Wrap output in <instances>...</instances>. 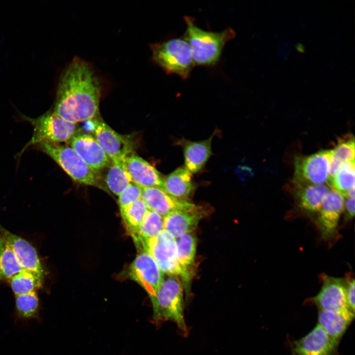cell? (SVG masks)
Returning a JSON list of instances; mask_svg holds the SVG:
<instances>
[{
    "label": "cell",
    "instance_id": "cell-35",
    "mask_svg": "<svg viewBox=\"0 0 355 355\" xmlns=\"http://www.w3.org/2000/svg\"><path fill=\"white\" fill-rule=\"evenodd\" d=\"M296 49L300 53H304L305 52V47L303 44L301 43H297L295 45Z\"/></svg>",
    "mask_w": 355,
    "mask_h": 355
},
{
    "label": "cell",
    "instance_id": "cell-13",
    "mask_svg": "<svg viewBox=\"0 0 355 355\" xmlns=\"http://www.w3.org/2000/svg\"><path fill=\"white\" fill-rule=\"evenodd\" d=\"M142 199L149 210L163 217L175 212L193 211L201 207L186 199L173 197L156 187H142Z\"/></svg>",
    "mask_w": 355,
    "mask_h": 355
},
{
    "label": "cell",
    "instance_id": "cell-9",
    "mask_svg": "<svg viewBox=\"0 0 355 355\" xmlns=\"http://www.w3.org/2000/svg\"><path fill=\"white\" fill-rule=\"evenodd\" d=\"M126 276L139 284L153 298L165 275L152 256L146 251L139 252L126 270Z\"/></svg>",
    "mask_w": 355,
    "mask_h": 355
},
{
    "label": "cell",
    "instance_id": "cell-27",
    "mask_svg": "<svg viewBox=\"0 0 355 355\" xmlns=\"http://www.w3.org/2000/svg\"><path fill=\"white\" fill-rule=\"evenodd\" d=\"M178 261L181 268L192 275L197 250V238L194 232L176 238Z\"/></svg>",
    "mask_w": 355,
    "mask_h": 355
},
{
    "label": "cell",
    "instance_id": "cell-5",
    "mask_svg": "<svg viewBox=\"0 0 355 355\" xmlns=\"http://www.w3.org/2000/svg\"><path fill=\"white\" fill-rule=\"evenodd\" d=\"M152 59L167 74L188 78L195 64L184 38H175L150 45Z\"/></svg>",
    "mask_w": 355,
    "mask_h": 355
},
{
    "label": "cell",
    "instance_id": "cell-22",
    "mask_svg": "<svg viewBox=\"0 0 355 355\" xmlns=\"http://www.w3.org/2000/svg\"><path fill=\"white\" fill-rule=\"evenodd\" d=\"M297 189V206L301 211L308 214H317L325 196L330 190L324 184L306 185Z\"/></svg>",
    "mask_w": 355,
    "mask_h": 355
},
{
    "label": "cell",
    "instance_id": "cell-24",
    "mask_svg": "<svg viewBox=\"0 0 355 355\" xmlns=\"http://www.w3.org/2000/svg\"><path fill=\"white\" fill-rule=\"evenodd\" d=\"M327 183L344 197H355V161L342 164Z\"/></svg>",
    "mask_w": 355,
    "mask_h": 355
},
{
    "label": "cell",
    "instance_id": "cell-19",
    "mask_svg": "<svg viewBox=\"0 0 355 355\" xmlns=\"http://www.w3.org/2000/svg\"><path fill=\"white\" fill-rule=\"evenodd\" d=\"M206 213L201 207L195 210L177 211L164 216V230L175 238L194 232Z\"/></svg>",
    "mask_w": 355,
    "mask_h": 355
},
{
    "label": "cell",
    "instance_id": "cell-31",
    "mask_svg": "<svg viewBox=\"0 0 355 355\" xmlns=\"http://www.w3.org/2000/svg\"><path fill=\"white\" fill-rule=\"evenodd\" d=\"M22 270L15 254L0 233V280L9 281Z\"/></svg>",
    "mask_w": 355,
    "mask_h": 355
},
{
    "label": "cell",
    "instance_id": "cell-12",
    "mask_svg": "<svg viewBox=\"0 0 355 355\" xmlns=\"http://www.w3.org/2000/svg\"><path fill=\"white\" fill-rule=\"evenodd\" d=\"M344 202V197L333 189L325 196L316 217L317 226L324 239H331L336 233Z\"/></svg>",
    "mask_w": 355,
    "mask_h": 355
},
{
    "label": "cell",
    "instance_id": "cell-23",
    "mask_svg": "<svg viewBox=\"0 0 355 355\" xmlns=\"http://www.w3.org/2000/svg\"><path fill=\"white\" fill-rule=\"evenodd\" d=\"M164 230V217L149 210L137 232L131 237L139 252L144 251L147 243Z\"/></svg>",
    "mask_w": 355,
    "mask_h": 355
},
{
    "label": "cell",
    "instance_id": "cell-2",
    "mask_svg": "<svg viewBox=\"0 0 355 355\" xmlns=\"http://www.w3.org/2000/svg\"><path fill=\"white\" fill-rule=\"evenodd\" d=\"M184 20L186 25L184 38L189 45L195 65H215L226 43L235 37V32L230 28L219 32L207 31L198 27L193 18L185 16Z\"/></svg>",
    "mask_w": 355,
    "mask_h": 355
},
{
    "label": "cell",
    "instance_id": "cell-33",
    "mask_svg": "<svg viewBox=\"0 0 355 355\" xmlns=\"http://www.w3.org/2000/svg\"><path fill=\"white\" fill-rule=\"evenodd\" d=\"M345 280L347 305L350 310L355 314V279L350 277Z\"/></svg>",
    "mask_w": 355,
    "mask_h": 355
},
{
    "label": "cell",
    "instance_id": "cell-26",
    "mask_svg": "<svg viewBox=\"0 0 355 355\" xmlns=\"http://www.w3.org/2000/svg\"><path fill=\"white\" fill-rule=\"evenodd\" d=\"M107 189L114 194L118 196L131 182V179L119 164L112 161L100 171Z\"/></svg>",
    "mask_w": 355,
    "mask_h": 355
},
{
    "label": "cell",
    "instance_id": "cell-11",
    "mask_svg": "<svg viewBox=\"0 0 355 355\" xmlns=\"http://www.w3.org/2000/svg\"><path fill=\"white\" fill-rule=\"evenodd\" d=\"M323 280L320 291L312 299L319 310L338 312L355 316L347 305L345 280L326 276Z\"/></svg>",
    "mask_w": 355,
    "mask_h": 355
},
{
    "label": "cell",
    "instance_id": "cell-6",
    "mask_svg": "<svg viewBox=\"0 0 355 355\" xmlns=\"http://www.w3.org/2000/svg\"><path fill=\"white\" fill-rule=\"evenodd\" d=\"M22 118L31 123L34 132L31 139L22 149L20 155L31 145L68 142L76 134V124L64 120L53 111H47L36 118L24 115H22Z\"/></svg>",
    "mask_w": 355,
    "mask_h": 355
},
{
    "label": "cell",
    "instance_id": "cell-21",
    "mask_svg": "<svg viewBox=\"0 0 355 355\" xmlns=\"http://www.w3.org/2000/svg\"><path fill=\"white\" fill-rule=\"evenodd\" d=\"M162 189L173 197L186 200L195 189L192 174L184 166L178 168L164 178Z\"/></svg>",
    "mask_w": 355,
    "mask_h": 355
},
{
    "label": "cell",
    "instance_id": "cell-1",
    "mask_svg": "<svg viewBox=\"0 0 355 355\" xmlns=\"http://www.w3.org/2000/svg\"><path fill=\"white\" fill-rule=\"evenodd\" d=\"M102 84L91 65L75 57L62 74L53 112L74 124L98 113Z\"/></svg>",
    "mask_w": 355,
    "mask_h": 355
},
{
    "label": "cell",
    "instance_id": "cell-15",
    "mask_svg": "<svg viewBox=\"0 0 355 355\" xmlns=\"http://www.w3.org/2000/svg\"><path fill=\"white\" fill-rule=\"evenodd\" d=\"M338 346L318 324L308 334L292 343L291 355H336Z\"/></svg>",
    "mask_w": 355,
    "mask_h": 355
},
{
    "label": "cell",
    "instance_id": "cell-28",
    "mask_svg": "<svg viewBox=\"0 0 355 355\" xmlns=\"http://www.w3.org/2000/svg\"><path fill=\"white\" fill-rule=\"evenodd\" d=\"M355 150L353 136L347 135L338 140L335 147L331 149L332 159L329 178L335 174L342 164L347 161H355Z\"/></svg>",
    "mask_w": 355,
    "mask_h": 355
},
{
    "label": "cell",
    "instance_id": "cell-7",
    "mask_svg": "<svg viewBox=\"0 0 355 355\" xmlns=\"http://www.w3.org/2000/svg\"><path fill=\"white\" fill-rule=\"evenodd\" d=\"M144 251L152 256L165 275L176 276L181 280L187 300L192 275L184 271L179 265L176 238L164 230L147 243Z\"/></svg>",
    "mask_w": 355,
    "mask_h": 355
},
{
    "label": "cell",
    "instance_id": "cell-14",
    "mask_svg": "<svg viewBox=\"0 0 355 355\" xmlns=\"http://www.w3.org/2000/svg\"><path fill=\"white\" fill-rule=\"evenodd\" d=\"M119 164L128 174L132 182L140 187L163 188L164 178L159 172L134 152L126 155Z\"/></svg>",
    "mask_w": 355,
    "mask_h": 355
},
{
    "label": "cell",
    "instance_id": "cell-17",
    "mask_svg": "<svg viewBox=\"0 0 355 355\" xmlns=\"http://www.w3.org/2000/svg\"><path fill=\"white\" fill-rule=\"evenodd\" d=\"M0 233L23 269L43 276V269L35 248L27 240L10 232L0 224Z\"/></svg>",
    "mask_w": 355,
    "mask_h": 355
},
{
    "label": "cell",
    "instance_id": "cell-29",
    "mask_svg": "<svg viewBox=\"0 0 355 355\" xmlns=\"http://www.w3.org/2000/svg\"><path fill=\"white\" fill-rule=\"evenodd\" d=\"M148 211L142 199L120 211L126 232L131 237L137 232Z\"/></svg>",
    "mask_w": 355,
    "mask_h": 355
},
{
    "label": "cell",
    "instance_id": "cell-32",
    "mask_svg": "<svg viewBox=\"0 0 355 355\" xmlns=\"http://www.w3.org/2000/svg\"><path fill=\"white\" fill-rule=\"evenodd\" d=\"M118 196V205L120 211L142 199V187L131 182Z\"/></svg>",
    "mask_w": 355,
    "mask_h": 355
},
{
    "label": "cell",
    "instance_id": "cell-25",
    "mask_svg": "<svg viewBox=\"0 0 355 355\" xmlns=\"http://www.w3.org/2000/svg\"><path fill=\"white\" fill-rule=\"evenodd\" d=\"M14 313L19 320H41V306L36 291L15 295Z\"/></svg>",
    "mask_w": 355,
    "mask_h": 355
},
{
    "label": "cell",
    "instance_id": "cell-18",
    "mask_svg": "<svg viewBox=\"0 0 355 355\" xmlns=\"http://www.w3.org/2000/svg\"><path fill=\"white\" fill-rule=\"evenodd\" d=\"M214 133L206 140L193 142L182 139L178 144L182 147L184 167L192 174L200 171L212 154V142Z\"/></svg>",
    "mask_w": 355,
    "mask_h": 355
},
{
    "label": "cell",
    "instance_id": "cell-8",
    "mask_svg": "<svg viewBox=\"0 0 355 355\" xmlns=\"http://www.w3.org/2000/svg\"><path fill=\"white\" fill-rule=\"evenodd\" d=\"M331 159V150H322L310 155L296 157L293 178L296 187L327 181Z\"/></svg>",
    "mask_w": 355,
    "mask_h": 355
},
{
    "label": "cell",
    "instance_id": "cell-20",
    "mask_svg": "<svg viewBox=\"0 0 355 355\" xmlns=\"http://www.w3.org/2000/svg\"><path fill=\"white\" fill-rule=\"evenodd\" d=\"M354 316L341 312L319 310L318 324L338 345Z\"/></svg>",
    "mask_w": 355,
    "mask_h": 355
},
{
    "label": "cell",
    "instance_id": "cell-34",
    "mask_svg": "<svg viewBox=\"0 0 355 355\" xmlns=\"http://www.w3.org/2000/svg\"><path fill=\"white\" fill-rule=\"evenodd\" d=\"M343 213L345 221L351 220L355 215V197H345Z\"/></svg>",
    "mask_w": 355,
    "mask_h": 355
},
{
    "label": "cell",
    "instance_id": "cell-4",
    "mask_svg": "<svg viewBox=\"0 0 355 355\" xmlns=\"http://www.w3.org/2000/svg\"><path fill=\"white\" fill-rule=\"evenodd\" d=\"M74 181L109 192L99 172L90 168L69 145L44 143L36 145Z\"/></svg>",
    "mask_w": 355,
    "mask_h": 355
},
{
    "label": "cell",
    "instance_id": "cell-30",
    "mask_svg": "<svg viewBox=\"0 0 355 355\" xmlns=\"http://www.w3.org/2000/svg\"><path fill=\"white\" fill-rule=\"evenodd\" d=\"M43 276L32 271L22 270L9 281L10 287L14 295L26 294L42 287Z\"/></svg>",
    "mask_w": 355,
    "mask_h": 355
},
{
    "label": "cell",
    "instance_id": "cell-3",
    "mask_svg": "<svg viewBox=\"0 0 355 355\" xmlns=\"http://www.w3.org/2000/svg\"><path fill=\"white\" fill-rule=\"evenodd\" d=\"M183 285L179 278L166 276L155 296L150 299L153 320L159 324L171 321L176 324L181 333L188 334L184 314Z\"/></svg>",
    "mask_w": 355,
    "mask_h": 355
},
{
    "label": "cell",
    "instance_id": "cell-10",
    "mask_svg": "<svg viewBox=\"0 0 355 355\" xmlns=\"http://www.w3.org/2000/svg\"><path fill=\"white\" fill-rule=\"evenodd\" d=\"M91 131L109 159L119 164L127 154L134 152L133 142L130 137L117 133L102 121H93Z\"/></svg>",
    "mask_w": 355,
    "mask_h": 355
},
{
    "label": "cell",
    "instance_id": "cell-16",
    "mask_svg": "<svg viewBox=\"0 0 355 355\" xmlns=\"http://www.w3.org/2000/svg\"><path fill=\"white\" fill-rule=\"evenodd\" d=\"M68 143L90 168L97 172L111 161L92 135L76 134Z\"/></svg>",
    "mask_w": 355,
    "mask_h": 355
}]
</instances>
